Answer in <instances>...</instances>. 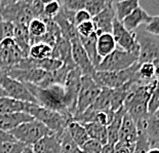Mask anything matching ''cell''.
<instances>
[{
    "instance_id": "d4e9b609",
    "label": "cell",
    "mask_w": 159,
    "mask_h": 153,
    "mask_svg": "<svg viewBox=\"0 0 159 153\" xmlns=\"http://www.w3.org/2000/svg\"><path fill=\"white\" fill-rule=\"evenodd\" d=\"M140 6L139 0H122V1H113V7L115 16L118 21L122 22L123 20L129 16L134 9Z\"/></svg>"
},
{
    "instance_id": "ab89813d",
    "label": "cell",
    "mask_w": 159,
    "mask_h": 153,
    "mask_svg": "<svg viewBox=\"0 0 159 153\" xmlns=\"http://www.w3.org/2000/svg\"><path fill=\"white\" fill-rule=\"evenodd\" d=\"M61 5L66 11L76 13L81 9H84V7H85V0H66V1L61 2Z\"/></svg>"
},
{
    "instance_id": "30bf717a",
    "label": "cell",
    "mask_w": 159,
    "mask_h": 153,
    "mask_svg": "<svg viewBox=\"0 0 159 153\" xmlns=\"http://www.w3.org/2000/svg\"><path fill=\"white\" fill-rule=\"evenodd\" d=\"M116 45L120 49L128 53H139V44L137 42L136 33L130 32L123 26V24L115 18L113 21L112 33Z\"/></svg>"
},
{
    "instance_id": "74e56055",
    "label": "cell",
    "mask_w": 159,
    "mask_h": 153,
    "mask_svg": "<svg viewBox=\"0 0 159 153\" xmlns=\"http://www.w3.org/2000/svg\"><path fill=\"white\" fill-rule=\"evenodd\" d=\"M159 109V80H157L153 91L151 94L148 104V111L150 115H154Z\"/></svg>"
},
{
    "instance_id": "7c38bea8",
    "label": "cell",
    "mask_w": 159,
    "mask_h": 153,
    "mask_svg": "<svg viewBox=\"0 0 159 153\" xmlns=\"http://www.w3.org/2000/svg\"><path fill=\"white\" fill-rule=\"evenodd\" d=\"M70 43H71V46H72V58H73L75 66L78 68V69H80L83 76H89L93 78L97 71L94 69L93 63L90 62L85 49H83L82 44L80 42L79 37L72 40Z\"/></svg>"
},
{
    "instance_id": "5bb4252c",
    "label": "cell",
    "mask_w": 159,
    "mask_h": 153,
    "mask_svg": "<svg viewBox=\"0 0 159 153\" xmlns=\"http://www.w3.org/2000/svg\"><path fill=\"white\" fill-rule=\"evenodd\" d=\"M116 18L113 7V1H110L109 5L98 16H93V22L96 26V33L99 36L104 33H112L113 21Z\"/></svg>"
},
{
    "instance_id": "2e32d148",
    "label": "cell",
    "mask_w": 159,
    "mask_h": 153,
    "mask_svg": "<svg viewBox=\"0 0 159 153\" xmlns=\"http://www.w3.org/2000/svg\"><path fill=\"white\" fill-rule=\"evenodd\" d=\"M52 58L53 59L60 60L64 65L70 68H75L73 58H72V46L68 40L61 37L53 46L52 50Z\"/></svg>"
},
{
    "instance_id": "1f68e13d",
    "label": "cell",
    "mask_w": 159,
    "mask_h": 153,
    "mask_svg": "<svg viewBox=\"0 0 159 153\" xmlns=\"http://www.w3.org/2000/svg\"><path fill=\"white\" fill-rule=\"evenodd\" d=\"M53 47L49 44L38 42L32 44L29 49V58L34 60H44L52 58Z\"/></svg>"
},
{
    "instance_id": "ee69618b",
    "label": "cell",
    "mask_w": 159,
    "mask_h": 153,
    "mask_svg": "<svg viewBox=\"0 0 159 153\" xmlns=\"http://www.w3.org/2000/svg\"><path fill=\"white\" fill-rule=\"evenodd\" d=\"M90 20H93V18H91V16L85 9H81V11L77 12L75 13V16H74V24H75L76 27L82 23L89 22Z\"/></svg>"
},
{
    "instance_id": "4dcf8cb0",
    "label": "cell",
    "mask_w": 159,
    "mask_h": 153,
    "mask_svg": "<svg viewBox=\"0 0 159 153\" xmlns=\"http://www.w3.org/2000/svg\"><path fill=\"white\" fill-rule=\"evenodd\" d=\"M93 109L104 112H113L112 111V90L109 88H102L97 100L93 104Z\"/></svg>"
},
{
    "instance_id": "bcb514c9",
    "label": "cell",
    "mask_w": 159,
    "mask_h": 153,
    "mask_svg": "<svg viewBox=\"0 0 159 153\" xmlns=\"http://www.w3.org/2000/svg\"><path fill=\"white\" fill-rule=\"evenodd\" d=\"M11 141H16V140L9 132L0 130V145L3 144V143L11 142Z\"/></svg>"
},
{
    "instance_id": "816d5d0a",
    "label": "cell",
    "mask_w": 159,
    "mask_h": 153,
    "mask_svg": "<svg viewBox=\"0 0 159 153\" xmlns=\"http://www.w3.org/2000/svg\"><path fill=\"white\" fill-rule=\"evenodd\" d=\"M2 97H7V96H6L5 91L3 90L1 87H0V98H2Z\"/></svg>"
},
{
    "instance_id": "cb8c5ba5",
    "label": "cell",
    "mask_w": 159,
    "mask_h": 153,
    "mask_svg": "<svg viewBox=\"0 0 159 153\" xmlns=\"http://www.w3.org/2000/svg\"><path fill=\"white\" fill-rule=\"evenodd\" d=\"M80 42L82 44L83 49H85V52L89 56L90 62L93 63V65L94 67V69L100 65V63L102 62V59L99 57L97 52V39H98V35L97 33L93 34L89 37H86V38H83V37H79Z\"/></svg>"
},
{
    "instance_id": "7dc6e473",
    "label": "cell",
    "mask_w": 159,
    "mask_h": 153,
    "mask_svg": "<svg viewBox=\"0 0 159 153\" xmlns=\"http://www.w3.org/2000/svg\"><path fill=\"white\" fill-rule=\"evenodd\" d=\"M101 153H115V151H114V145L106 144L105 146H103L102 152H101Z\"/></svg>"
},
{
    "instance_id": "52a82bcc",
    "label": "cell",
    "mask_w": 159,
    "mask_h": 153,
    "mask_svg": "<svg viewBox=\"0 0 159 153\" xmlns=\"http://www.w3.org/2000/svg\"><path fill=\"white\" fill-rule=\"evenodd\" d=\"M101 90H102V88L98 86L93 77L82 76L78 99H77L76 111L74 115L82 113L83 111H85L93 106L94 101L97 100L98 96L100 95Z\"/></svg>"
},
{
    "instance_id": "8d00e7d4",
    "label": "cell",
    "mask_w": 159,
    "mask_h": 153,
    "mask_svg": "<svg viewBox=\"0 0 159 153\" xmlns=\"http://www.w3.org/2000/svg\"><path fill=\"white\" fill-rule=\"evenodd\" d=\"M27 145L18 141L6 142L0 145V153H22Z\"/></svg>"
},
{
    "instance_id": "277c9868",
    "label": "cell",
    "mask_w": 159,
    "mask_h": 153,
    "mask_svg": "<svg viewBox=\"0 0 159 153\" xmlns=\"http://www.w3.org/2000/svg\"><path fill=\"white\" fill-rule=\"evenodd\" d=\"M139 67H140V63L138 62L137 64L122 71H116V72L97 71L93 76V80L101 88H109V90L119 88L129 81L136 79Z\"/></svg>"
},
{
    "instance_id": "8fae6325",
    "label": "cell",
    "mask_w": 159,
    "mask_h": 153,
    "mask_svg": "<svg viewBox=\"0 0 159 153\" xmlns=\"http://www.w3.org/2000/svg\"><path fill=\"white\" fill-rule=\"evenodd\" d=\"M26 59L13 38H5L0 42V66L3 70L15 67Z\"/></svg>"
},
{
    "instance_id": "60d3db41",
    "label": "cell",
    "mask_w": 159,
    "mask_h": 153,
    "mask_svg": "<svg viewBox=\"0 0 159 153\" xmlns=\"http://www.w3.org/2000/svg\"><path fill=\"white\" fill-rule=\"evenodd\" d=\"M15 25L11 22L3 21L0 16V42L5 38H13Z\"/></svg>"
},
{
    "instance_id": "f546056e",
    "label": "cell",
    "mask_w": 159,
    "mask_h": 153,
    "mask_svg": "<svg viewBox=\"0 0 159 153\" xmlns=\"http://www.w3.org/2000/svg\"><path fill=\"white\" fill-rule=\"evenodd\" d=\"M144 131L147 135L151 148L157 147L159 145V118L155 117L154 115H150Z\"/></svg>"
},
{
    "instance_id": "f1b7e54d",
    "label": "cell",
    "mask_w": 159,
    "mask_h": 153,
    "mask_svg": "<svg viewBox=\"0 0 159 153\" xmlns=\"http://www.w3.org/2000/svg\"><path fill=\"white\" fill-rule=\"evenodd\" d=\"M71 139L74 141V143L78 146L79 148H81L85 143L89 140V137L87 135V132L85 131V128L82 124L78 123V122L72 121L69 124V127L67 128Z\"/></svg>"
},
{
    "instance_id": "d6986e66",
    "label": "cell",
    "mask_w": 159,
    "mask_h": 153,
    "mask_svg": "<svg viewBox=\"0 0 159 153\" xmlns=\"http://www.w3.org/2000/svg\"><path fill=\"white\" fill-rule=\"evenodd\" d=\"M34 118L27 113L0 114V130L9 132L24 122L33 120Z\"/></svg>"
},
{
    "instance_id": "9c48e42d",
    "label": "cell",
    "mask_w": 159,
    "mask_h": 153,
    "mask_svg": "<svg viewBox=\"0 0 159 153\" xmlns=\"http://www.w3.org/2000/svg\"><path fill=\"white\" fill-rule=\"evenodd\" d=\"M0 87L5 91L6 96L9 98L25 102V103L37 104L35 98L32 96L25 84L7 76L4 72L0 73Z\"/></svg>"
},
{
    "instance_id": "e0dca14e",
    "label": "cell",
    "mask_w": 159,
    "mask_h": 153,
    "mask_svg": "<svg viewBox=\"0 0 159 153\" xmlns=\"http://www.w3.org/2000/svg\"><path fill=\"white\" fill-rule=\"evenodd\" d=\"M63 134H52L32 146L35 153H60Z\"/></svg>"
},
{
    "instance_id": "ba28073f",
    "label": "cell",
    "mask_w": 159,
    "mask_h": 153,
    "mask_svg": "<svg viewBox=\"0 0 159 153\" xmlns=\"http://www.w3.org/2000/svg\"><path fill=\"white\" fill-rule=\"evenodd\" d=\"M82 72L75 67L69 72L67 76L66 82L64 84V90H65V104L69 113L74 116L77 106V99L80 90L81 78H82Z\"/></svg>"
},
{
    "instance_id": "ac0fdd59",
    "label": "cell",
    "mask_w": 159,
    "mask_h": 153,
    "mask_svg": "<svg viewBox=\"0 0 159 153\" xmlns=\"http://www.w3.org/2000/svg\"><path fill=\"white\" fill-rule=\"evenodd\" d=\"M151 16L145 11L144 8H142L141 6H139L134 11L130 13L129 16H127L126 18L121 23L123 24V26L126 28L128 31L134 32L140 27L142 24H147L150 22Z\"/></svg>"
},
{
    "instance_id": "e575fe53",
    "label": "cell",
    "mask_w": 159,
    "mask_h": 153,
    "mask_svg": "<svg viewBox=\"0 0 159 153\" xmlns=\"http://www.w3.org/2000/svg\"><path fill=\"white\" fill-rule=\"evenodd\" d=\"M62 5L59 1H47L44 2V7H43V16L42 20H53L59 15L61 12Z\"/></svg>"
},
{
    "instance_id": "9a60e30c",
    "label": "cell",
    "mask_w": 159,
    "mask_h": 153,
    "mask_svg": "<svg viewBox=\"0 0 159 153\" xmlns=\"http://www.w3.org/2000/svg\"><path fill=\"white\" fill-rule=\"evenodd\" d=\"M138 140V128L134 120L129 114L125 111L122 117V122L119 131V139L118 142L125 143L129 145H136Z\"/></svg>"
},
{
    "instance_id": "ffe728a7",
    "label": "cell",
    "mask_w": 159,
    "mask_h": 153,
    "mask_svg": "<svg viewBox=\"0 0 159 153\" xmlns=\"http://www.w3.org/2000/svg\"><path fill=\"white\" fill-rule=\"evenodd\" d=\"M72 69H74V68L63 65L60 69L53 71V72H47L44 79L38 84V86L47 87L50 86H64L66 82L67 76Z\"/></svg>"
},
{
    "instance_id": "681fc988",
    "label": "cell",
    "mask_w": 159,
    "mask_h": 153,
    "mask_svg": "<svg viewBox=\"0 0 159 153\" xmlns=\"http://www.w3.org/2000/svg\"><path fill=\"white\" fill-rule=\"evenodd\" d=\"M22 153H35V152H34V150H33L32 146H27Z\"/></svg>"
},
{
    "instance_id": "8992f818",
    "label": "cell",
    "mask_w": 159,
    "mask_h": 153,
    "mask_svg": "<svg viewBox=\"0 0 159 153\" xmlns=\"http://www.w3.org/2000/svg\"><path fill=\"white\" fill-rule=\"evenodd\" d=\"M139 62V53H128L116 49L112 53L104 58L96 71L100 72H116L131 67Z\"/></svg>"
},
{
    "instance_id": "7bdbcfd3",
    "label": "cell",
    "mask_w": 159,
    "mask_h": 153,
    "mask_svg": "<svg viewBox=\"0 0 159 153\" xmlns=\"http://www.w3.org/2000/svg\"><path fill=\"white\" fill-rule=\"evenodd\" d=\"M145 30L152 34V35L159 36V16H151V20L147 25Z\"/></svg>"
},
{
    "instance_id": "44dd1931",
    "label": "cell",
    "mask_w": 159,
    "mask_h": 153,
    "mask_svg": "<svg viewBox=\"0 0 159 153\" xmlns=\"http://www.w3.org/2000/svg\"><path fill=\"white\" fill-rule=\"evenodd\" d=\"M13 39L22 50L25 58L29 57V49L31 47L30 42V36L28 32V26L25 25H15V31H13Z\"/></svg>"
},
{
    "instance_id": "f907efd6",
    "label": "cell",
    "mask_w": 159,
    "mask_h": 153,
    "mask_svg": "<svg viewBox=\"0 0 159 153\" xmlns=\"http://www.w3.org/2000/svg\"><path fill=\"white\" fill-rule=\"evenodd\" d=\"M147 153H159V147H152L149 149Z\"/></svg>"
},
{
    "instance_id": "f6af8a7d",
    "label": "cell",
    "mask_w": 159,
    "mask_h": 153,
    "mask_svg": "<svg viewBox=\"0 0 159 153\" xmlns=\"http://www.w3.org/2000/svg\"><path fill=\"white\" fill-rule=\"evenodd\" d=\"M134 145L125 144V143L117 142L114 145V151L115 153H134Z\"/></svg>"
},
{
    "instance_id": "3957f363",
    "label": "cell",
    "mask_w": 159,
    "mask_h": 153,
    "mask_svg": "<svg viewBox=\"0 0 159 153\" xmlns=\"http://www.w3.org/2000/svg\"><path fill=\"white\" fill-rule=\"evenodd\" d=\"M9 134L15 138L16 141L21 142L27 146H33L41 139L53 132L40 121L33 119L20 124L15 130L9 132Z\"/></svg>"
},
{
    "instance_id": "603a6c76",
    "label": "cell",
    "mask_w": 159,
    "mask_h": 153,
    "mask_svg": "<svg viewBox=\"0 0 159 153\" xmlns=\"http://www.w3.org/2000/svg\"><path fill=\"white\" fill-rule=\"evenodd\" d=\"M28 103L15 100L9 97L0 98V114L26 113Z\"/></svg>"
},
{
    "instance_id": "83f0119b",
    "label": "cell",
    "mask_w": 159,
    "mask_h": 153,
    "mask_svg": "<svg viewBox=\"0 0 159 153\" xmlns=\"http://www.w3.org/2000/svg\"><path fill=\"white\" fill-rule=\"evenodd\" d=\"M47 26L42 19H33L28 25V32L30 36L31 45L39 42V40L46 34Z\"/></svg>"
},
{
    "instance_id": "7a4b0ae2",
    "label": "cell",
    "mask_w": 159,
    "mask_h": 153,
    "mask_svg": "<svg viewBox=\"0 0 159 153\" xmlns=\"http://www.w3.org/2000/svg\"><path fill=\"white\" fill-rule=\"evenodd\" d=\"M26 113L43 123L53 134H63L73 121L72 115L46 109L34 103H28Z\"/></svg>"
},
{
    "instance_id": "4316f807",
    "label": "cell",
    "mask_w": 159,
    "mask_h": 153,
    "mask_svg": "<svg viewBox=\"0 0 159 153\" xmlns=\"http://www.w3.org/2000/svg\"><path fill=\"white\" fill-rule=\"evenodd\" d=\"M83 127L85 128L89 139L99 142L100 144H102L103 146L108 144L107 127L98 123V122H91V123L83 124Z\"/></svg>"
},
{
    "instance_id": "db71d44e",
    "label": "cell",
    "mask_w": 159,
    "mask_h": 153,
    "mask_svg": "<svg viewBox=\"0 0 159 153\" xmlns=\"http://www.w3.org/2000/svg\"><path fill=\"white\" fill-rule=\"evenodd\" d=\"M77 153H85V152H83L82 150H81V149H79V150L77 151Z\"/></svg>"
},
{
    "instance_id": "7402d4cb",
    "label": "cell",
    "mask_w": 159,
    "mask_h": 153,
    "mask_svg": "<svg viewBox=\"0 0 159 153\" xmlns=\"http://www.w3.org/2000/svg\"><path fill=\"white\" fill-rule=\"evenodd\" d=\"M116 49V42L111 33H104L98 36L97 52L101 59H104Z\"/></svg>"
},
{
    "instance_id": "484cf974",
    "label": "cell",
    "mask_w": 159,
    "mask_h": 153,
    "mask_svg": "<svg viewBox=\"0 0 159 153\" xmlns=\"http://www.w3.org/2000/svg\"><path fill=\"white\" fill-rule=\"evenodd\" d=\"M125 113V109L122 107L117 112H115L114 117L111 123L107 127L108 132V144L115 145L118 142L119 139V131L121 127V122H122V117Z\"/></svg>"
},
{
    "instance_id": "5b68a950",
    "label": "cell",
    "mask_w": 159,
    "mask_h": 153,
    "mask_svg": "<svg viewBox=\"0 0 159 153\" xmlns=\"http://www.w3.org/2000/svg\"><path fill=\"white\" fill-rule=\"evenodd\" d=\"M134 33L139 44V63L159 64V36L152 35L146 30H138Z\"/></svg>"
},
{
    "instance_id": "b9f144b4",
    "label": "cell",
    "mask_w": 159,
    "mask_h": 153,
    "mask_svg": "<svg viewBox=\"0 0 159 153\" xmlns=\"http://www.w3.org/2000/svg\"><path fill=\"white\" fill-rule=\"evenodd\" d=\"M80 149L85 153H101L103 149V145L100 144L99 142L89 139Z\"/></svg>"
},
{
    "instance_id": "d6a6232c",
    "label": "cell",
    "mask_w": 159,
    "mask_h": 153,
    "mask_svg": "<svg viewBox=\"0 0 159 153\" xmlns=\"http://www.w3.org/2000/svg\"><path fill=\"white\" fill-rule=\"evenodd\" d=\"M154 71L155 66L152 63L140 64L139 70L137 72V80L142 83H149L154 80Z\"/></svg>"
},
{
    "instance_id": "d590c367",
    "label": "cell",
    "mask_w": 159,
    "mask_h": 153,
    "mask_svg": "<svg viewBox=\"0 0 159 153\" xmlns=\"http://www.w3.org/2000/svg\"><path fill=\"white\" fill-rule=\"evenodd\" d=\"M79 149L80 148L74 143V141L70 137L68 131L66 130L62 135L60 153H77V151H78Z\"/></svg>"
},
{
    "instance_id": "c3c4849f",
    "label": "cell",
    "mask_w": 159,
    "mask_h": 153,
    "mask_svg": "<svg viewBox=\"0 0 159 153\" xmlns=\"http://www.w3.org/2000/svg\"><path fill=\"white\" fill-rule=\"evenodd\" d=\"M155 66V71H154V78L156 80H159V64H156Z\"/></svg>"
},
{
    "instance_id": "4fadbf2b",
    "label": "cell",
    "mask_w": 159,
    "mask_h": 153,
    "mask_svg": "<svg viewBox=\"0 0 159 153\" xmlns=\"http://www.w3.org/2000/svg\"><path fill=\"white\" fill-rule=\"evenodd\" d=\"M2 72L23 84L31 83L35 86H38L44 79L47 73L41 69H19V68H9V69L3 70Z\"/></svg>"
},
{
    "instance_id": "6da1fadb",
    "label": "cell",
    "mask_w": 159,
    "mask_h": 153,
    "mask_svg": "<svg viewBox=\"0 0 159 153\" xmlns=\"http://www.w3.org/2000/svg\"><path fill=\"white\" fill-rule=\"evenodd\" d=\"M25 86L35 98L36 103L39 106L56 112H60L63 114H70L65 104L64 86H50L47 87H40L38 86H35V84L25 83Z\"/></svg>"
},
{
    "instance_id": "836d02e7",
    "label": "cell",
    "mask_w": 159,
    "mask_h": 153,
    "mask_svg": "<svg viewBox=\"0 0 159 153\" xmlns=\"http://www.w3.org/2000/svg\"><path fill=\"white\" fill-rule=\"evenodd\" d=\"M110 1L106 0H85L84 9L91 16V18L98 16L109 5Z\"/></svg>"
},
{
    "instance_id": "11a10c76",
    "label": "cell",
    "mask_w": 159,
    "mask_h": 153,
    "mask_svg": "<svg viewBox=\"0 0 159 153\" xmlns=\"http://www.w3.org/2000/svg\"><path fill=\"white\" fill-rule=\"evenodd\" d=\"M2 72V68H1V66H0V73Z\"/></svg>"
},
{
    "instance_id": "f5cc1de1",
    "label": "cell",
    "mask_w": 159,
    "mask_h": 153,
    "mask_svg": "<svg viewBox=\"0 0 159 153\" xmlns=\"http://www.w3.org/2000/svg\"><path fill=\"white\" fill-rule=\"evenodd\" d=\"M154 116H155V117H157V118H159V109L157 110V112H156V113L154 114Z\"/></svg>"
},
{
    "instance_id": "f35d334b",
    "label": "cell",
    "mask_w": 159,
    "mask_h": 153,
    "mask_svg": "<svg viewBox=\"0 0 159 153\" xmlns=\"http://www.w3.org/2000/svg\"><path fill=\"white\" fill-rule=\"evenodd\" d=\"M77 33H78L79 37H83V38H86V37L91 36L93 34L96 33V26L93 22V20H90L89 22L82 23L76 27Z\"/></svg>"
}]
</instances>
